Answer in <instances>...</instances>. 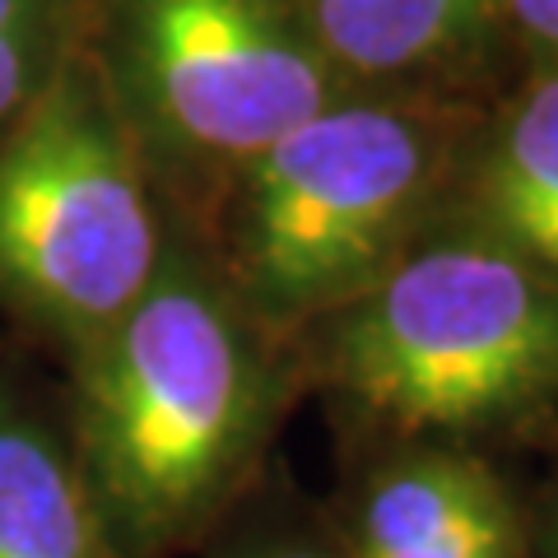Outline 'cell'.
<instances>
[{
    "label": "cell",
    "mask_w": 558,
    "mask_h": 558,
    "mask_svg": "<svg viewBox=\"0 0 558 558\" xmlns=\"http://www.w3.org/2000/svg\"><path fill=\"white\" fill-rule=\"evenodd\" d=\"M0 558H121L70 451L57 377L0 336Z\"/></svg>",
    "instance_id": "cell-6"
},
{
    "label": "cell",
    "mask_w": 558,
    "mask_h": 558,
    "mask_svg": "<svg viewBox=\"0 0 558 558\" xmlns=\"http://www.w3.org/2000/svg\"><path fill=\"white\" fill-rule=\"evenodd\" d=\"M349 89H442L498 38V0H299Z\"/></svg>",
    "instance_id": "cell-9"
},
{
    "label": "cell",
    "mask_w": 558,
    "mask_h": 558,
    "mask_svg": "<svg viewBox=\"0 0 558 558\" xmlns=\"http://www.w3.org/2000/svg\"><path fill=\"white\" fill-rule=\"evenodd\" d=\"M293 349L303 381L400 438L502 433L558 410V275L442 209Z\"/></svg>",
    "instance_id": "cell-3"
},
{
    "label": "cell",
    "mask_w": 558,
    "mask_h": 558,
    "mask_svg": "<svg viewBox=\"0 0 558 558\" xmlns=\"http://www.w3.org/2000/svg\"><path fill=\"white\" fill-rule=\"evenodd\" d=\"M475 108L442 89H340L284 131L201 223L238 303L299 340L442 215Z\"/></svg>",
    "instance_id": "cell-2"
},
{
    "label": "cell",
    "mask_w": 558,
    "mask_h": 558,
    "mask_svg": "<svg viewBox=\"0 0 558 558\" xmlns=\"http://www.w3.org/2000/svg\"><path fill=\"white\" fill-rule=\"evenodd\" d=\"M442 209L558 275V70L526 65L475 112Z\"/></svg>",
    "instance_id": "cell-8"
},
{
    "label": "cell",
    "mask_w": 558,
    "mask_h": 558,
    "mask_svg": "<svg viewBox=\"0 0 558 558\" xmlns=\"http://www.w3.org/2000/svg\"><path fill=\"white\" fill-rule=\"evenodd\" d=\"M349 558H526L521 517L494 470L451 442H414L359 484Z\"/></svg>",
    "instance_id": "cell-7"
},
{
    "label": "cell",
    "mask_w": 558,
    "mask_h": 558,
    "mask_svg": "<svg viewBox=\"0 0 558 558\" xmlns=\"http://www.w3.org/2000/svg\"><path fill=\"white\" fill-rule=\"evenodd\" d=\"M299 387V349L238 303L201 233L172 219L149 289L57 363L70 451L117 554L201 549L256 494Z\"/></svg>",
    "instance_id": "cell-1"
},
{
    "label": "cell",
    "mask_w": 558,
    "mask_h": 558,
    "mask_svg": "<svg viewBox=\"0 0 558 558\" xmlns=\"http://www.w3.org/2000/svg\"><path fill=\"white\" fill-rule=\"evenodd\" d=\"M84 5L89 0H0V140L80 47Z\"/></svg>",
    "instance_id": "cell-10"
},
{
    "label": "cell",
    "mask_w": 558,
    "mask_h": 558,
    "mask_svg": "<svg viewBox=\"0 0 558 558\" xmlns=\"http://www.w3.org/2000/svg\"><path fill=\"white\" fill-rule=\"evenodd\" d=\"M84 51L186 229L279 135L349 89L299 0H89Z\"/></svg>",
    "instance_id": "cell-4"
},
{
    "label": "cell",
    "mask_w": 558,
    "mask_h": 558,
    "mask_svg": "<svg viewBox=\"0 0 558 558\" xmlns=\"http://www.w3.org/2000/svg\"><path fill=\"white\" fill-rule=\"evenodd\" d=\"M498 33H508L526 65L558 70V0H498Z\"/></svg>",
    "instance_id": "cell-12"
},
{
    "label": "cell",
    "mask_w": 558,
    "mask_h": 558,
    "mask_svg": "<svg viewBox=\"0 0 558 558\" xmlns=\"http://www.w3.org/2000/svg\"><path fill=\"white\" fill-rule=\"evenodd\" d=\"M172 215L80 47L0 140V322L38 359L89 349L159 275Z\"/></svg>",
    "instance_id": "cell-5"
},
{
    "label": "cell",
    "mask_w": 558,
    "mask_h": 558,
    "mask_svg": "<svg viewBox=\"0 0 558 558\" xmlns=\"http://www.w3.org/2000/svg\"><path fill=\"white\" fill-rule=\"evenodd\" d=\"M205 545H209V558H349L340 545H330L326 535L299 526V521L247 512V498L238 502L233 517Z\"/></svg>",
    "instance_id": "cell-11"
}]
</instances>
